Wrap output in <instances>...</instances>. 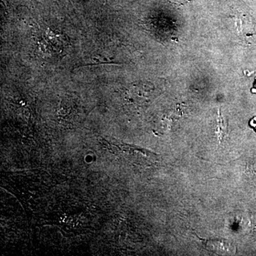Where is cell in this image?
I'll use <instances>...</instances> for the list:
<instances>
[{
  "label": "cell",
  "instance_id": "6da1fadb",
  "mask_svg": "<svg viewBox=\"0 0 256 256\" xmlns=\"http://www.w3.org/2000/svg\"><path fill=\"white\" fill-rule=\"evenodd\" d=\"M206 246L210 250L214 252H222L225 254H230L232 252V245L229 242H225V240H208L205 242Z\"/></svg>",
  "mask_w": 256,
  "mask_h": 256
},
{
  "label": "cell",
  "instance_id": "7a4b0ae2",
  "mask_svg": "<svg viewBox=\"0 0 256 256\" xmlns=\"http://www.w3.org/2000/svg\"><path fill=\"white\" fill-rule=\"evenodd\" d=\"M172 2L178 5H184L188 2H191L192 0H170Z\"/></svg>",
  "mask_w": 256,
  "mask_h": 256
}]
</instances>
